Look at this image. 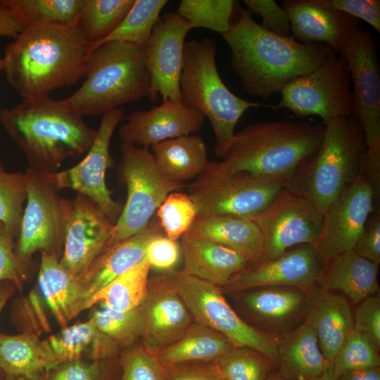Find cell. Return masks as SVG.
I'll return each instance as SVG.
<instances>
[{"instance_id": "cell-1", "label": "cell", "mask_w": 380, "mask_h": 380, "mask_svg": "<svg viewBox=\"0 0 380 380\" xmlns=\"http://www.w3.org/2000/svg\"><path fill=\"white\" fill-rule=\"evenodd\" d=\"M231 50V66L247 94L267 99L293 79L319 68L335 52L324 44H305L270 32L237 1L222 34Z\"/></svg>"}, {"instance_id": "cell-2", "label": "cell", "mask_w": 380, "mask_h": 380, "mask_svg": "<svg viewBox=\"0 0 380 380\" xmlns=\"http://www.w3.org/2000/svg\"><path fill=\"white\" fill-rule=\"evenodd\" d=\"M89 49L76 27H26L6 46L2 70L23 100H38L84 77Z\"/></svg>"}, {"instance_id": "cell-3", "label": "cell", "mask_w": 380, "mask_h": 380, "mask_svg": "<svg viewBox=\"0 0 380 380\" xmlns=\"http://www.w3.org/2000/svg\"><path fill=\"white\" fill-rule=\"evenodd\" d=\"M0 123L23 152L28 168L41 174L58 172L67 158L87 153L97 132L65 99L50 96L0 108Z\"/></svg>"}, {"instance_id": "cell-4", "label": "cell", "mask_w": 380, "mask_h": 380, "mask_svg": "<svg viewBox=\"0 0 380 380\" xmlns=\"http://www.w3.org/2000/svg\"><path fill=\"white\" fill-rule=\"evenodd\" d=\"M324 132V123L256 122L235 132L220 163L230 171L287 182L301 161L320 146Z\"/></svg>"}, {"instance_id": "cell-5", "label": "cell", "mask_w": 380, "mask_h": 380, "mask_svg": "<svg viewBox=\"0 0 380 380\" xmlns=\"http://www.w3.org/2000/svg\"><path fill=\"white\" fill-rule=\"evenodd\" d=\"M318 148L305 158L286 184L324 214L331 203L360 175L367 149L364 131L353 115L323 122Z\"/></svg>"}, {"instance_id": "cell-6", "label": "cell", "mask_w": 380, "mask_h": 380, "mask_svg": "<svg viewBox=\"0 0 380 380\" xmlns=\"http://www.w3.org/2000/svg\"><path fill=\"white\" fill-rule=\"evenodd\" d=\"M145 46L114 41L94 49L87 56L85 80L67 101L82 116L102 115L143 98L155 101Z\"/></svg>"}, {"instance_id": "cell-7", "label": "cell", "mask_w": 380, "mask_h": 380, "mask_svg": "<svg viewBox=\"0 0 380 380\" xmlns=\"http://www.w3.org/2000/svg\"><path fill=\"white\" fill-rule=\"evenodd\" d=\"M216 52L213 39L186 41L179 86L182 103L208 118L215 137V153L222 158L239 119L248 109L261 105L227 88L217 68Z\"/></svg>"}, {"instance_id": "cell-8", "label": "cell", "mask_w": 380, "mask_h": 380, "mask_svg": "<svg viewBox=\"0 0 380 380\" xmlns=\"http://www.w3.org/2000/svg\"><path fill=\"white\" fill-rule=\"evenodd\" d=\"M286 184L247 172L230 171L220 162L209 161L189 186L188 195L197 208L196 217L249 218L265 209Z\"/></svg>"}, {"instance_id": "cell-9", "label": "cell", "mask_w": 380, "mask_h": 380, "mask_svg": "<svg viewBox=\"0 0 380 380\" xmlns=\"http://www.w3.org/2000/svg\"><path fill=\"white\" fill-rule=\"evenodd\" d=\"M116 176L127 188V199L114 224L108 247L144 230L172 192L183 184L167 180L159 172L148 148L121 141Z\"/></svg>"}, {"instance_id": "cell-10", "label": "cell", "mask_w": 380, "mask_h": 380, "mask_svg": "<svg viewBox=\"0 0 380 380\" xmlns=\"http://www.w3.org/2000/svg\"><path fill=\"white\" fill-rule=\"evenodd\" d=\"M194 321L227 337L235 347H248L277 364L279 337L241 318L224 298L222 289L182 270L167 272Z\"/></svg>"}, {"instance_id": "cell-11", "label": "cell", "mask_w": 380, "mask_h": 380, "mask_svg": "<svg viewBox=\"0 0 380 380\" xmlns=\"http://www.w3.org/2000/svg\"><path fill=\"white\" fill-rule=\"evenodd\" d=\"M271 107L286 108L298 117L317 115L323 122L353 115V90L345 58L333 52L314 71L296 77L280 91Z\"/></svg>"}, {"instance_id": "cell-12", "label": "cell", "mask_w": 380, "mask_h": 380, "mask_svg": "<svg viewBox=\"0 0 380 380\" xmlns=\"http://www.w3.org/2000/svg\"><path fill=\"white\" fill-rule=\"evenodd\" d=\"M27 177V204L22 217L16 254L31 260L36 252L61 258L72 200L65 198L43 174L29 168Z\"/></svg>"}, {"instance_id": "cell-13", "label": "cell", "mask_w": 380, "mask_h": 380, "mask_svg": "<svg viewBox=\"0 0 380 380\" xmlns=\"http://www.w3.org/2000/svg\"><path fill=\"white\" fill-rule=\"evenodd\" d=\"M323 217L324 214L314 203L285 186L265 209L249 217L262 239L260 260L276 258L298 245L315 246Z\"/></svg>"}, {"instance_id": "cell-14", "label": "cell", "mask_w": 380, "mask_h": 380, "mask_svg": "<svg viewBox=\"0 0 380 380\" xmlns=\"http://www.w3.org/2000/svg\"><path fill=\"white\" fill-rule=\"evenodd\" d=\"M125 118V109L118 107L104 113L101 118L95 140L86 156L65 170L43 174L57 189H70L94 201L115 224L123 205L112 198L106 182L107 169L113 166L110 143L113 132Z\"/></svg>"}, {"instance_id": "cell-15", "label": "cell", "mask_w": 380, "mask_h": 380, "mask_svg": "<svg viewBox=\"0 0 380 380\" xmlns=\"http://www.w3.org/2000/svg\"><path fill=\"white\" fill-rule=\"evenodd\" d=\"M338 53L347 62L353 83V116L372 148L380 144V68L374 35L360 26Z\"/></svg>"}, {"instance_id": "cell-16", "label": "cell", "mask_w": 380, "mask_h": 380, "mask_svg": "<svg viewBox=\"0 0 380 380\" xmlns=\"http://www.w3.org/2000/svg\"><path fill=\"white\" fill-rule=\"evenodd\" d=\"M373 213V194L360 174L324 213L319 236L314 246L321 261L324 263L333 256L353 249L367 217Z\"/></svg>"}, {"instance_id": "cell-17", "label": "cell", "mask_w": 380, "mask_h": 380, "mask_svg": "<svg viewBox=\"0 0 380 380\" xmlns=\"http://www.w3.org/2000/svg\"><path fill=\"white\" fill-rule=\"evenodd\" d=\"M192 29L176 11L160 16L145 46V61L155 100L181 102L179 81L182 70L185 38Z\"/></svg>"}, {"instance_id": "cell-18", "label": "cell", "mask_w": 380, "mask_h": 380, "mask_svg": "<svg viewBox=\"0 0 380 380\" xmlns=\"http://www.w3.org/2000/svg\"><path fill=\"white\" fill-rule=\"evenodd\" d=\"M323 265L314 246L301 244L276 258L249 265L221 289L228 293L266 286H295L310 291L317 286Z\"/></svg>"}, {"instance_id": "cell-19", "label": "cell", "mask_w": 380, "mask_h": 380, "mask_svg": "<svg viewBox=\"0 0 380 380\" xmlns=\"http://www.w3.org/2000/svg\"><path fill=\"white\" fill-rule=\"evenodd\" d=\"M72 203L59 263L72 275L80 278L108 247L114 224L84 195L77 193Z\"/></svg>"}, {"instance_id": "cell-20", "label": "cell", "mask_w": 380, "mask_h": 380, "mask_svg": "<svg viewBox=\"0 0 380 380\" xmlns=\"http://www.w3.org/2000/svg\"><path fill=\"white\" fill-rule=\"evenodd\" d=\"M143 318V346L157 355L179 338L194 322L167 273L148 280L146 297L139 306Z\"/></svg>"}, {"instance_id": "cell-21", "label": "cell", "mask_w": 380, "mask_h": 380, "mask_svg": "<svg viewBox=\"0 0 380 380\" xmlns=\"http://www.w3.org/2000/svg\"><path fill=\"white\" fill-rule=\"evenodd\" d=\"M118 130L121 141L148 148L167 139L198 132L204 117L196 110L170 99L149 110H137L125 118Z\"/></svg>"}, {"instance_id": "cell-22", "label": "cell", "mask_w": 380, "mask_h": 380, "mask_svg": "<svg viewBox=\"0 0 380 380\" xmlns=\"http://www.w3.org/2000/svg\"><path fill=\"white\" fill-rule=\"evenodd\" d=\"M310 292L295 286H266L236 293L256 328L281 336L304 322Z\"/></svg>"}, {"instance_id": "cell-23", "label": "cell", "mask_w": 380, "mask_h": 380, "mask_svg": "<svg viewBox=\"0 0 380 380\" xmlns=\"http://www.w3.org/2000/svg\"><path fill=\"white\" fill-rule=\"evenodd\" d=\"M291 30L298 42L324 44L339 53L360 27V20L324 4L322 0H282Z\"/></svg>"}, {"instance_id": "cell-24", "label": "cell", "mask_w": 380, "mask_h": 380, "mask_svg": "<svg viewBox=\"0 0 380 380\" xmlns=\"http://www.w3.org/2000/svg\"><path fill=\"white\" fill-rule=\"evenodd\" d=\"M304 322L315 331L320 350L330 362L354 329L348 300L317 285L310 290Z\"/></svg>"}, {"instance_id": "cell-25", "label": "cell", "mask_w": 380, "mask_h": 380, "mask_svg": "<svg viewBox=\"0 0 380 380\" xmlns=\"http://www.w3.org/2000/svg\"><path fill=\"white\" fill-rule=\"evenodd\" d=\"M182 270L220 288L251 262L240 252L189 232L181 237Z\"/></svg>"}, {"instance_id": "cell-26", "label": "cell", "mask_w": 380, "mask_h": 380, "mask_svg": "<svg viewBox=\"0 0 380 380\" xmlns=\"http://www.w3.org/2000/svg\"><path fill=\"white\" fill-rule=\"evenodd\" d=\"M161 234L164 233L155 215L144 230L106 248L79 278L90 304L95 294L142 260L149 242Z\"/></svg>"}, {"instance_id": "cell-27", "label": "cell", "mask_w": 380, "mask_h": 380, "mask_svg": "<svg viewBox=\"0 0 380 380\" xmlns=\"http://www.w3.org/2000/svg\"><path fill=\"white\" fill-rule=\"evenodd\" d=\"M37 283L43 298L62 328L91 308L90 298L79 278L66 271L54 255L41 253Z\"/></svg>"}, {"instance_id": "cell-28", "label": "cell", "mask_w": 380, "mask_h": 380, "mask_svg": "<svg viewBox=\"0 0 380 380\" xmlns=\"http://www.w3.org/2000/svg\"><path fill=\"white\" fill-rule=\"evenodd\" d=\"M379 265L353 249L338 253L323 265L317 285L329 291H338L353 304L379 293Z\"/></svg>"}, {"instance_id": "cell-29", "label": "cell", "mask_w": 380, "mask_h": 380, "mask_svg": "<svg viewBox=\"0 0 380 380\" xmlns=\"http://www.w3.org/2000/svg\"><path fill=\"white\" fill-rule=\"evenodd\" d=\"M331 370L317 336L306 323L279 337L277 374L284 380H311Z\"/></svg>"}, {"instance_id": "cell-30", "label": "cell", "mask_w": 380, "mask_h": 380, "mask_svg": "<svg viewBox=\"0 0 380 380\" xmlns=\"http://www.w3.org/2000/svg\"><path fill=\"white\" fill-rule=\"evenodd\" d=\"M44 341L56 365L77 359L112 360L119 352V347L90 319L63 327Z\"/></svg>"}, {"instance_id": "cell-31", "label": "cell", "mask_w": 380, "mask_h": 380, "mask_svg": "<svg viewBox=\"0 0 380 380\" xmlns=\"http://www.w3.org/2000/svg\"><path fill=\"white\" fill-rule=\"evenodd\" d=\"M151 149L158 170L174 183L184 184L197 177L209 162L205 144L198 135L167 139L153 145Z\"/></svg>"}, {"instance_id": "cell-32", "label": "cell", "mask_w": 380, "mask_h": 380, "mask_svg": "<svg viewBox=\"0 0 380 380\" xmlns=\"http://www.w3.org/2000/svg\"><path fill=\"white\" fill-rule=\"evenodd\" d=\"M55 363L44 341L30 333H0V372L27 380H42Z\"/></svg>"}, {"instance_id": "cell-33", "label": "cell", "mask_w": 380, "mask_h": 380, "mask_svg": "<svg viewBox=\"0 0 380 380\" xmlns=\"http://www.w3.org/2000/svg\"><path fill=\"white\" fill-rule=\"evenodd\" d=\"M188 232L240 252L251 264L262 258V236L256 224L249 218L232 216L196 217Z\"/></svg>"}, {"instance_id": "cell-34", "label": "cell", "mask_w": 380, "mask_h": 380, "mask_svg": "<svg viewBox=\"0 0 380 380\" xmlns=\"http://www.w3.org/2000/svg\"><path fill=\"white\" fill-rule=\"evenodd\" d=\"M235 347L222 334L194 320L184 334L157 355L163 367L210 362Z\"/></svg>"}, {"instance_id": "cell-35", "label": "cell", "mask_w": 380, "mask_h": 380, "mask_svg": "<svg viewBox=\"0 0 380 380\" xmlns=\"http://www.w3.org/2000/svg\"><path fill=\"white\" fill-rule=\"evenodd\" d=\"M134 3L135 0H83L75 27L89 43V52L118 28Z\"/></svg>"}, {"instance_id": "cell-36", "label": "cell", "mask_w": 380, "mask_h": 380, "mask_svg": "<svg viewBox=\"0 0 380 380\" xmlns=\"http://www.w3.org/2000/svg\"><path fill=\"white\" fill-rule=\"evenodd\" d=\"M150 269L145 256L95 294L91 300V307L100 303L101 306L118 312L138 308L147 293Z\"/></svg>"}, {"instance_id": "cell-37", "label": "cell", "mask_w": 380, "mask_h": 380, "mask_svg": "<svg viewBox=\"0 0 380 380\" xmlns=\"http://www.w3.org/2000/svg\"><path fill=\"white\" fill-rule=\"evenodd\" d=\"M83 0H0L25 27L42 25L75 27Z\"/></svg>"}, {"instance_id": "cell-38", "label": "cell", "mask_w": 380, "mask_h": 380, "mask_svg": "<svg viewBox=\"0 0 380 380\" xmlns=\"http://www.w3.org/2000/svg\"><path fill=\"white\" fill-rule=\"evenodd\" d=\"M224 380H267L277 364L259 351L234 347L212 362Z\"/></svg>"}, {"instance_id": "cell-39", "label": "cell", "mask_w": 380, "mask_h": 380, "mask_svg": "<svg viewBox=\"0 0 380 380\" xmlns=\"http://www.w3.org/2000/svg\"><path fill=\"white\" fill-rule=\"evenodd\" d=\"M167 0H135L125 19L108 37L93 47L89 53L108 42H125L145 46Z\"/></svg>"}, {"instance_id": "cell-40", "label": "cell", "mask_w": 380, "mask_h": 380, "mask_svg": "<svg viewBox=\"0 0 380 380\" xmlns=\"http://www.w3.org/2000/svg\"><path fill=\"white\" fill-rule=\"evenodd\" d=\"M237 1L182 0L176 12L191 26L221 35L229 27Z\"/></svg>"}, {"instance_id": "cell-41", "label": "cell", "mask_w": 380, "mask_h": 380, "mask_svg": "<svg viewBox=\"0 0 380 380\" xmlns=\"http://www.w3.org/2000/svg\"><path fill=\"white\" fill-rule=\"evenodd\" d=\"M90 319L119 348L130 346L137 338H141L144 325L139 306L125 312L101 306L92 312Z\"/></svg>"}, {"instance_id": "cell-42", "label": "cell", "mask_w": 380, "mask_h": 380, "mask_svg": "<svg viewBox=\"0 0 380 380\" xmlns=\"http://www.w3.org/2000/svg\"><path fill=\"white\" fill-rule=\"evenodd\" d=\"M27 196L25 172L0 171V222L16 237L23 217V205Z\"/></svg>"}, {"instance_id": "cell-43", "label": "cell", "mask_w": 380, "mask_h": 380, "mask_svg": "<svg viewBox=\"0 0 380 380\" xmlns=\"http://www.w3.org/2000/svg\"><path fill=\"white\" fill-rule=\"evenodd\" d=\"M197 214V208L188 194L174 191L158 207L156 216L164 234L177 241L189 230Z\"/></svg>"}, {"instance_id": "cell-44", "label": "cell", "mask_w": 380, "mask_h": 380, "mask_svg": "<svg viewBox=\"0 0 380 380\" xmlns=\"http://www.w3.org/2000/svg\"><path fill=\"white\" fill-rule=\"evenodd\" d=\"M380 367L379 351L362 334L353 329L331 362L334 378L358 369Z\"/></svg>"}, {"instance_id": "cell-45", "label": "cell", "mask_w": 380, "mask_h": 380, "mask_svg": "<svg viewBox=\"0 0 380 380\" xmlns=\"http://www.w3.org/2000/svg\"><path fill=\"white\" fill-rule=\"evenodd\" d=\"M120 372L115 359H77L58 363L42 380H118Z\"/></svg>"}, {"instance_id": "cell-46", "label": "cell", "mask_w": 380, "mask_h": 380, "mask_svg": "<svg viewBox=\"0 0 380 380\" xmlns=\"http://www.w3.org/2000/svg\"><path fill=\"white\" fill-rule=\"evenodd\" d=\"M118 380H165L164 367L143 346L125 350L119 360Z\"/></svg>"}, {"instance_id": "cell-47", "label": "cell", "mask_w": 380, "mask_h": 380, "mask_svg": "<svg viewBox=\"0 0 380 380\" xmlns=\"http://www.w3.org/2000/svg\"><path fill=\"white\" fill-rule=\"evenodd\" d=\"M13 239L0 222V282L11 281L17 289L22 290L30 274L31 260L23 259L16 254Z\"/></svg>"}, {"instance_id": "cell-48", "label": "cell", "mask_w": 380, "mask_h": 380, "mask_svg": "<svg viewBox=\"0 0 380 380\" xmlns=\"http://www.w3.org/2000/svg\"><path fill=\"white\" fill-rule=\"evenodd\" d=\"M354 329L380 350V296H369L357 304L353 314Z\"/></svg>"}, {"instance_id": "cell-49", "label": "cell", "mask_w": 380, "mask_h": 380, "mask_svg": "<svg viewBox=\"0 0 380 380\" xmlns=\"http://www.w3.org/2000/svg\"><path fill=\"white\" fill-rule=\"evenodd\" d=\"M248 11L262 18V27L275 34L289 37V18L285 10L274 0H244Z\"/></svg>"}, {"instance_id": "cell-50", "label": "cell", "mask_w": 380, "mask_h": 380, "mask_svg": "<svg viewBox=\"0 0 380 380\" xmlns=\"http://www.w3.org/2000/svg\"><path fill=\"white\" fill-rule=\"evenodd\" d=\"M326 6L369 24L380 32L379 0H322Z\"/></svg>"}, {"instance_id": "cell-51", "label": "cell", "mask_w": 380, "mask_h": 380, "mask_svg": "<svg viewBox=\"0 0 380 380\" xmlns=\"http://www.w3.org/2000/svg\"><path fill=\"white\" fill-rule=\"evenodd\" d=\"M181 248L176 242L161 234L148 243L146 258L151 266L162 270H170L178 262Z\"/></svg>"}, {"instance_id": "cell-52", "label": "cell", "mask_w": 380, "mask_h": 380, "mask_svg": "<svg viewBox=\"0 0 380 380\" xmlns=\"http://www.w3.org/2000/svg\"><path fill=\"white\" fill-rule=\"evenodd\" d=\"M353 249L361 257L380 263V214L373 213L368 217Z\"/></svg>"}, {"instance_id": "cell-53", "label": "cell", "mask_w": 380, "mask_h": 380, "mask_svg": "<svg viewBox=\"0 0 380 380\" xmlns=\"http://www.w3.org/2000/svg\"><path fill=\"white\" fill-rule=\"evenodd\" d=\"M165 380H224L210 362H187L163 367Z\"/></svg>"}, {"instance_id": "cell-54", "label": "cell", "mask_w": 380, "mask_h": 380, "mask_svg": "<svg viewBox=\"0 0 380 380\" xmlns=\"http://www.w3.org/2000/svg\"><path fill=\"white\" fill-rule=\"evenodd\" d=\"M360 174L372 191L375 213L380 214V144L366 150L362 160Z\"/></svg>"}, {"instance_id": "cell-55", "label": "cell", "mask_w": 380, "mask_h": 380, "mask_svg": "<svg viewBox=\"0 0 380 380\" xmlns=\"http://www.w3.org/2000/svg\"><path fill=\"white\" fill-rule=\"evenodd\" d=\"M24 28V25L0 4V37L15 39Z\"/></svg>"}, {"instance_id": "cell-56", "label": "cell", "mask_w": 380, "mask_h": 380, "mask_svg": "<svg viewBox=\"0 0 380 380\" xmlns=\"http://www.w3.org/2000/svg\"><path fill=\"white\" fill-rule=\"evenodd\" d=\"M335 379L336 380H380V367L348 372Z\"/></svg>"}, {"instance_id": "cell-57", "label": "cell", "mask_w": 380, "mask_h": 380, "mask_svg": "<svg viewBox=\"0 0 380 380\" xmlns=\"http://www.w3.org/2000/svg\"><path fill=\"white\" fill-rule=\"evenodd\" d=\"M15 289H17L15 285L11 281L0 282V314Z\"/></svg>"}, {"instance_id": "cell-58", "label": "cell", "mask_w": 380, "mask_h": 380, "mask_svg": "<svg viewBox=\"0 0 380 380\" xmlns=\"http://www.w3.org/2000/svg\"><path fill=\"white\" fill-rule=\"evenodd\" d=\"M311 380H336V379L334 377L331 370H330L323 375Z\"/></svg>"}, {"instance_id": "cell-59", "label": "cell", "mask_w": 380, "mask_h": 380, "mask_svg": "<svg viewBox=\"0 0 380 380\" xmlns=\"http://www.w3.org/2000/svg\"><path fill=\"white\" fill-rule=\"evenodd\" d=\"M0 380H27L25 378L13 376L0 372Z\"/></svg>"}, {"instance_id": "cell-60", "label": "cell", "mask_w": 380, "mask_h": 380, "mask_svg": "<svg viewBox=\"0 0 380 380\" xmlns=\"http://www.w3.org/2000/svg\"><path fill=\"white\" fill-rule=\"evenodd\" d=\"M267 380H284L281 378H280L277 373H274L272 374Z\"/></svg>"}, {"instance_id": "cell-61", "label": "cell", "mask_w": 380, "mask_h": 380, "mask_svg": "<svg viewBox=\"0 0 380 380\" xmlns=\"http://www.w3.org/2000/svg\"><path fill=\"white\" fill-rule=\"evenodd\" d=\"M1 70H2V58L1 57V55H0V71ZM3 170H4L2 164L0 162V171H3Z\"/></svg>"}]
</instances>
